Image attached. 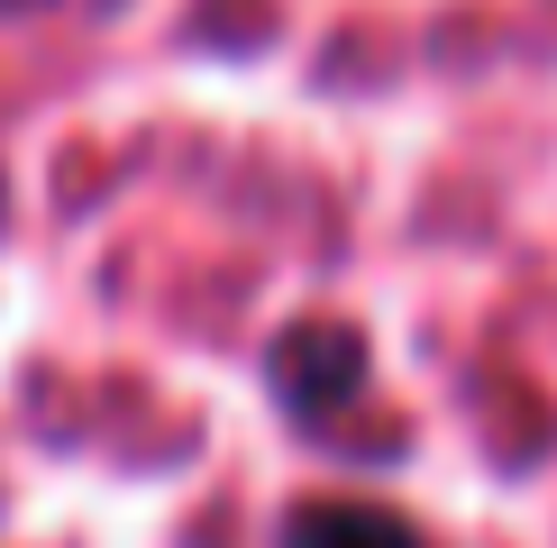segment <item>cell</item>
Instances as JSON below:
<instances>
[{"label": "cell", "mask_w": 557, "mask_h": 548, "mask_svg": "<svg viewBox=\"0 0 557 548\" xmlns=\"http://www.w3.org/2000/svg\"><path fill=\"white\" fill-rule=\"evenodd\" d=\"M265 394L293 421H330L338 402L366 394V329L357 320H293L265 348Z\"/></svg>", "instance_id": "cell-1"}, {"label": "cell", "mask_w": 557, "mask_h": 548, "mask_svg": "<svg viewBox=\"0 0 557 548\" xmlns=\"http://www.w3.org/2000/svg\"><path fill=\"white\" fill-rule=\"evenodd\" d=\"M284 548H421V531H411L393 502H330V494H311V502H293V521H284Z\"/></svg>", "instance_id": "cell-2"}]
</instances>
